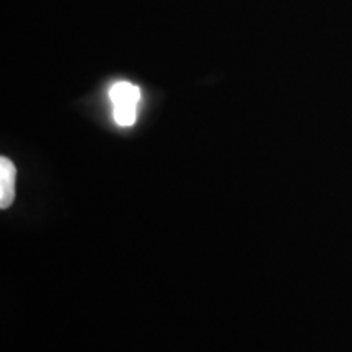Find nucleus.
<instances>
[{"mask_svg": "<svg viewBox=\"0 0 352 352\" xmlns=\"http://www.w3.org/2000/svg\"><path fill=\"white\" fill-rule=\"evenodd\" d=\"M109 100L113 108H138L140 88L131 82H116L109 88Z\"/></svg>", "mask_w": 352, "mask_h": 352, "instance_id": "obj_1", "label": "nucleus"}, {"mask_svg": "<svg viewBox=\"0 0 352 352\" xmlns=\"http://www.w3.org/2000/svg\"><path fill=\"white\" fill-rule=\"evenodd\" d=\"M16 170L8 158H0V208H10L15 199Z\"/></svg>", "mask_w": 352, "mask_h": 352, "instance_id": "obj_2", "label": "nucleus"}]
</instances>
